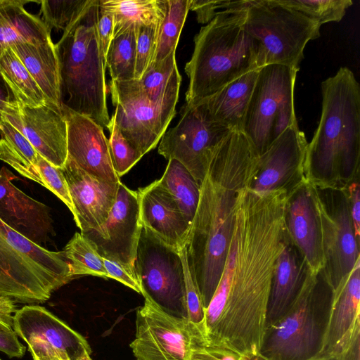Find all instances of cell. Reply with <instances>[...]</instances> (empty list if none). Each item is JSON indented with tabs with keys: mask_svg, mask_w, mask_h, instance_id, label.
Returning <instances> with one entry per match:
<instances>
[{
	"mask_svg": "<svg viewBox=\"0 0 360 360\" xmlns=\"http://www.w3.org/2000/svg\"><path fill=\"white\" fill-rule=\"evenodd\" d=\"M350 215L356 240L360 235V188L359 179H356L346 186Z\"/></svg>",
	"mask_w": 360,
	"mask_h": 360,
	"instance_id": "obj_48",
	"label": "cell"
},
{
	"mask_svg": "<svg viewBox=\"0 0 360 360\" xmlns=\"http://www.w3.org/2000/svg\"><path fill=\"white\" fill-rule=\"evenodd\" d=\"M321 89V115L307 146L305 177L317 186L345 188L359 174L360 86L342 67Z\"/></svg>",
	"mask_w": 360,
	"mask_h": 360,
	"instance_id": "obj_3",
	"label": "cell"
},
{
	"mask_svg": "<svg viewBox=\"0 0 360 360\" xmlns=\"http://www.w3.org/2000/svg\"><path fill=\"white\" fill-rule=\"evenodd\" d=\"M308 142L298 125L285 129L261 155L250 187L264 194L278 189L290 193L306 181L305 153Z\"/></svg>",
	"mask_w": 360,
	"mask_h": 360,
	"instance_id": "obj_16",
	"label": "cell"
},
{
	"mask_svg": "<svg viewBox=\"0 0 360 360\" xmlns=\"http://www.w3.org/2000/svg\"><path fill=\"white\" fill-rule=\"evenodd\" d=\"M30 1L0 0V53L15 43L33 44L46 42L51 32L38 16L24 8Z\"/></svg>",
	"mask_w": 360,
	"mask_h": 360,
	"instance_id": "obj_28",
	"label": "cell"
},
{
	"mask_svg": "<svg viewBox=\"0 0 360 360\" xmlns=\"http://www.w3.org/2000/svg\"><path fill=\"white\" fill-rule=\"evenodd\" d=\"M245 26L256 42L259 69L278 64L299 70L307 44L320 37L321 25L276 0H252Z\"/></svg>",
	"mask_w": 360,
	"mask_h": 360,
	"instance_id": "obj_8",
	"label": "cell"
},
{
	"mask_svg": "<svg viewBox=\"0 0 360 360\" xmlns=\"http://www.w3.org/2000/svg\"><path fill=\"white\" fill-rule=\"evenodd\" d=\"M13 329L26 343L41 340L65 352L71 360H78L84 354L92 352L84 336L39 305H25L16 310Z\"/></svg>",
	"mask_w": 360,
	"mask_h": 360,
	"instance_id": "obj_21",
	"label": "cell"
},
{
	"mask_svg": "<svg viewBox=\"0 0 360 360\" xmlns=\"http://www.w3.org/2000/svg\"><path fill=\"white\" fill-rule=\"evenodd\" d=\"M0 74L11 89L19 105L35 107L46 99L27 68L10 46L0 53Z\"/></svg>",
	"mask_w": 360,
	"mask_h": 360,
	"instance_id": "obj_32",
	"label": "cell"
},
{
	"mask_svg": "<svg viewBox=\"0 0 360 360\" xmlns=\"http://www.w3.org/2000/svg\"><path fill=\"white\" fill-rule=\"evenodd\" d=\"M298 70L278 64L259 69L241 129L259 156L285 129L298 125L294 105Z\"/></svg>",
	"mask_w": 360,
	"mask_h": 360,
	"instance_id": "obj_9",
	"label": "cell"
},
{
	"mask_svg": "<svg viewBox=\"0 0 360 360\" xmlns=\"http://www.w3.org/2000/svg\"><path fill=\"white\" fill-rule=\"evenodd\" d=\"M231 131L185 103L177 124L161 138L158 153L168 160L180 162L201 184L212 153Z\"/></svg>",
	"mask_w": 360,
	"mask_h": 360,
	"instance_id": "obj_14",
	"label": "cell"
},
{
	"mask_svg": "<svg viewBox=\"0 0 360 360\" xmlns=\"http://www.w3.org/2000/svg\"><path fill=\"white\" fill-rule=\"evenodd\" d=\"M142 224L139 198L121 181L115 202L105 223L84 235L96 246L102 257L114 260L136 271V259Z\"/></svg>",
	"mask_w": 360,
	"mask_h": 360,
	"instance_id": "obj_15",
	"label": "cell"
},
{
	"mask_svg": "<svg viewBox=\"0 0 360 360\" xmlns=\"http://www.w3.org/2000/svg\"><path fill=\"white\" fill-rule=\"evenodd\" d=\"M175 52L152 64L137 79L143 94L155 104L176 105L181 77Z\"/></svg>",
	"mask_w": 360,
	"mask_h": 360,
	"instance_id": "obj_29",
	"label": "cell"
},
{
	"mask_svg": "<svg viewBox=\"0 0 360 360\" xmlns=\"http://www.w3.org/2000/svg\"><path fill=\"white\" fill-rule=\"evenodd\" d=\"M338 360H360V324L338 355Z\"/></svg>",
	"mask_w": 360,
	"mask_h": 360,
	"instance_id": "obj_50",
	"label": "cell"
},
{
	"mask_svg": "<svg viewBox=\"0 0 360 360\" xmlns=\"http://www.w3.org/2000/svg\"><path fill=\"white\" fill-rule=\"evenodd\" d=\"M288 199L285 189L238 191L226 262L199 328L205 342L240 356L259 354L275 264L288 238Z\"/></svg>",
	"mask_w": 360,
	"mask_h": 360,
	"instance_id": "obj_1",
	"label": "cell"
},
{
	"mask_svg": "<svg viewBox=\"0 0 360 360\" xmlns=\"http://www.w3.org/2000/svg\"><path fill=\"white\" fill-rule=\"evenodd\" d=\"M288 193L285 217L288 238L309 270L317 273L323 269L320 229L307 180Z\"/></svg>",
	"mask_w": 360,
	"mask_h": 360,
	"instance_id": "obj_22",
	"label": "cell"
},
{
	"mask_svg": "<svg viewBox=\"0 0 360 360\" xmlns=\"http://www.w3.org/2000/svg\"><path fill=\"white\" fill-rule=\"evenodd\" d=\"M190 1L191 0H167L166 13L160 28L152 64L163 60L169 54L176 51L181 32L190 10Z\"/></svg>",
	"mask_w": 360,
	"mask_h": 360,
	"instance_id": "obj_35",
	"label": "cell"
},
{
	"mask_svg": "<svg viewBox=\"0 0 360 360\" xmlns=\"http://www.w3.org/2000/svg\"><path fill=\"white\" fill-rule=\"evenodd\" d=\"M247 10L219 13L195 36L194 50L185 66L189 79L186 104L195 105L259 69L256 42L245 26Z\"/></svg>",
	"mask_w": 360,
	"mask_h": 360,
	"instance_id": "obj_4",
	"label": "cell"
},
{
	"mask_svg": "<svg viewBox=\"0 0 360 360\" xmlns=\"http://www.w3.org/2000/svg\"><path fill=\"white\" fill-rule=\"evenodd\" d=\"M360 260L334 292L327 333L320 356H338L360 324Z\"/></svg>",
	"mask_w": 360,
	"mask_h": 360,
	"instance_id": "obj_25",
	"label": "cell"
},
{
	"mask_svg": "<svg viewBox=\"0 0 360 360\" xmlns=\"http://www.w3.org/2000/svg\"><path fill=\"white\" fill-rule=\"evenodd\" d=\"M0 135L19 154L33 164L37 163L39 153L18 129L2 118L0 119Z\"/></svg>",
	"mask_w": 360,
	"mask_h": 360,
	"instance_id": "obj_44",
	"label": "cell"
},
{
	"mask_svg": "<svg viewBox=\"0 0 360 360\" xmlns=\"http://www.w3.org/2000/svg\"><path fill=\"white\" fill-rule=\"evenodd\" d=\"M258 72L259 69L245 73L212 96L192 106L195 107L205 118L232 131H241Z\"/></svg>",
	"mask_w": 360,
	"mask_h": 360,
	"instance_id": "obj_26",
	"label": "cell"
},
{
	"mask_svg": "<svg viewBox=\"0 0 360 360\" xmlns=\"http://www.w3.org/2000/svg\"><path fill=\"white\" fill-rule=\"evenodd\" d=\"M252 1H201L191 0L190 10L195 12L200 23H208L218 13L233 9H246Z\"/></svg>",
	"mask_w": 360,
	"mask_h": 360,
	"instance_id": "obj_42",
	"label": "cell"
},
{
	"mask_svg": "<svg viewBox=\"0 0 360 360\" xmlns=\"http://www.w3.org/2000/svg\"><path fill=\"white\" fill-rule=\"evenodd\" d=\"M66 179L81 233L100 229L107 221L115 202L118 183L98 179L68 158L61 169Z\"/></svg>",
	"mask_w": 360,
	"mask_h": 360,
	"instance_id": "obj_19",
	"label": "cell"
},
{
	"mask_svg": "<svg viewBox=\"0 0 360 360\" xmlns=\"http://www.w3.org/2000/svg\"><path fill=\"white\" fill-rule=\"evenodd\" d=\"M0 351L9 357H22L25 352V347L17 338L12 328L0 330Z\"/></svg>",
	"mask_w": 360,
	"mask_h": 360,
	"instance_id": "obj_49",
	"label": "cell"
},
{
	"mask_svg": "<svg viewBox=\"0 0 360 360\" xmlns=\"http://www.w3.org/2000/svg\"><path fill=\"white\" fill-rule=\"evenodd\" d=\"M1 118L18 129L36 151L62 169L68 159V126L61 106L46 102L30 107L10 106Z\"/></svg>",
	"mask_w": 360,
	"mask_h": 360,
	"instance_id": "obj_17",
	"label": "cell"
},
{
	"mask_svg": "<svg viewBox=\"0 0 360 360\" xmlns=\"http://www.w3.org/2000/svg\"><path fill=\"white\" fill-rule=\"evenodd\" d=\"M258 155L239 131H231L211 157L185 244L191 275L207 307L219 282L233 227L238 191L250 186Z\"/></svg>",
	"mask_w": 360,
	"mask_h": 360,
	"instance_id": "obj_2",
	"label": "cell"
},
{
	"mask_svg": "<svg viewBox=\"0 0 360 360\" xmlns=\"http://www.w3.org/2000/svg\"><path fill=\"white\" fill-rule=\"evenodd\" d=\"M96 25L101 46L105 58L110 44L114 37L115 20L113 14L101 7L100 4Z\"/></svg>",
	"mask_w": 360,
	"mask_h": 360,
	"instance_id": "obj_46",
	"label": "cell"
},
{
	"mask_svg": "<svg viewBox=\"0 0 360 360\" xmlns=\"http://www.w3.org/2000/svg\"><path fill=\"white\" fill-rule=\"evenodd\" d=\"M136 271L141 295L170 315L187 319L184 271L179 250L142 226Z\"/></svg>",
	"mask_w": 360,
	"mask_h": 360,
	"instance_id": "obj_11",
	"label": "cell"
},
{
	"mask_svg": "<svg viewBox=\"0 0 360 360\" xmlns=\"http://www.w3.org/2000/svg\"><path fill=\"white\" fill-rule=\"evenodd\" d=\"M238 360H268L259 354L255 355L240 356Z\"/></svg>",
	"mask_w": 360,
	"mask_h": 360,
	"instance_id": "obj_53",
	"label": "cell"
},
{
	"mask_svg": "<svg viewBox=\"0 0 360 360\" xmlns=\"http://www.w3.org/2000/svg\"><path fill=\"white\" fill-rule=\"evenodd\" d=\"M103 259L108 278L115 279L141 294V285L136 272L114 260L104 257Z\"/></svg>",
	"mask_w": 360,
	"mask_h": 360,
	"instance_id": "obj_45",
	"label": "cell"
},
{
	"mask_svg": "<svg viewBox=\"0 0 360 360\" xmlns=\"http://www.w3.org/2000/svg\"><path fill=\"white\" fill-rule=\"evenodd\" d=\"M44 94L46 101L61 106L58 54L51 39L40 43H15L10 46Z\"/></svg>",
	"mask_w": 360,
	"mask_h": 360,
	"instance_id": "obj_27",
	"label": "cell"
},
{
	"mask_svg": "<svg viewBox=\"0 0 360 360\" xmlns=\"http://www.w3.org/2000/svg\"><path fill=\"white\" fill-rule=\"evenodd\" d=\"M93 1L94 0L41 1V20L50 32L52 28L63 30L64 32L79 18Z\"/></svg>",
	"mask_w": 360,
	"mask_h": 360,
	"instance_id": "obj_37",
	"label": "cell"
},
{
	"mask_svg": "<svg viewBox=\"0 0 360 360\" xmlns=\"http://www.w3.org/2000/svg\"><path fill=\"white\" fill-rule=\"evenodd\" d=\"M0 360H2V359H0Z\"/></svg>",
	"mask_w": 360,
	"mask_h": 360,
	"instance_id": "obj_57",
	"label": "cell"
},
{
	"mask_svg": "<svg viewBox=\"0 0 360 360\" xmlns=\"http://www.w3.org/2000/svg\"><path fill=\"white\" fill-rule=\"evenodd\" d=\"M15 179L8 168L0 169V219L39 245L52 229L49 207L16 187L12 183Z\"/></svg>",
	"mask_w": 360,
	"mask_h": 360,
	"instance_id": "obj_20",
	"label": "cell"
},
{
	"mask_svg": "<svg viewBox=\"0 0 360 360\" xmlns=\"http://www.w3.org/2000/svg\"><path fill=\"white\" fill-rule=\"evenodd\" d=\"M136 26L130 25L115 34L105 57L111 80L134 79L136 66Z\"/></svg>",
	"mask_w": 360,
	"mask_h": 360,
	"instance_id": "obj_33",
	"label": "cell"
},
{
	"mask_svg": "<svg viewBox=\"0 0 360 360\" xmlns=\"http://www.w3.org/2000/svg\"><path fill=\"white\" fill-rule=\"evenodd\" d=\"M99 0L63 32L56 44L60 73V92L68 96L61 104L89 117L108 129L106 103L105 58L97 30Z\"/></svg>",
	"mask_w": 360,
	"mask_h": 360,
	"instance_id": "obj_5",
	"label": "cell"
},
{
	"mask_svg": "<svg viewBox=\"0 0 360 360\" xmlns=\"http://www.w3.org/2000/svg\"><path fill=\"white\" fill-rule=\"evenodd\" d=\"M100 6L114 15V35L130 25H161L167 0H100Z\"/></svg>",
	"mask_w": 360,
	"mask_h": 360,
	"instance_id": "obj_30",
	"label": "cell"
},
{
	"mask_svg": "<svg viewBox=\"0 0 360 360\" xmlns=\"http://www.w3.org/2000/svg\"><path fill=\"white\" fill-rule=\"evenodd\" d=\"M240 356L226 347L205 342L195 326L191 360H238Z\"/></svg>",
	"mask_w": 360,
	"mask_h": 360,
	"instance_id": "obj_43",
	"label": "cell"
},
{
	"mask_svg": "<svg viewBox=\"0 0 360 360\" xmlns=\"http://www.w3.org/2000/svg\"><path fill=\"white\" fill-rule=\"evenodd\" d=\"M3 323L0 322V328L2 327Z\"/></svg>",
	"mask_w": 360,
	"mask_h": 360,
	"instance_id": "obj_56",
	"label": "cell"
},
{
	"mask_svg": "<svg viewBox=\"0 0 360 360\" xmlns=\"http://www.w3.org/2000/svg\"><path fill=\"white\" fill-rule=\"evenodd\" d=\"M308 271L309 268L303 257L288 238L275 264L265 328L289 310L304 284Z\"/></svg>",
	"mask_w": 360,
	"mask_h": 360,
	"instance_id": "obj_24",
	"label": "cell"
},
{
	"mask_svg": "<svg viewBox=\"0 0 360 360\" xmlns=\"http://www.w3.org/2000/svg\"><path fill=\"white\" fill-rule=\"evenodd\" d=\"M34 360H71L68 354L41 340L27 343Z\"/></svg>",
	"mask_w": 360,
	"mask_h": 360,
	"instance_id": "obj_47",
	"label": "cell"
},
{
	"mask_svg": "<svg viewBox=\"0 0 360 360\" xmlns=\"http://www.w3.org/2000/svg\"><path fill=\"white\" fill-rule=\"evenodd\" d=\"M63 251L75 277L91 275L108 278L103 257L94 244L82 233L76 232Z\"/></svg>",
	"mask_w": 360,
	"mask_h": 360,
	"instance_id": "obj_34",
	"label": "cell"
},
{
	"mask_svg": "<svg viewBox=\"0 0 360 360\" xmlns=\"http://www.w3.org/2000/svg\"><path fill=\"white\" fill-rule=\"evenodd\" d=\"M13 300L0 295V322L13 328V316L16 311Z\"/></svg>",
	"mask_w": 360,
	"mask_h": 360,
	"instance_id": "obj_51",
	"label": "cell"
},
{
	"mask_svg": "<svg viewBox=\"0 0 360 360\" xmlns=\"http://www.w3.org/2000/svg\"><path fill=\"white\" fill-rule=\"evenodd\" d=\"M68 126V158L88 174L110 183H118L103 129L89 117L61 104Z\"/></svg>",
	"mask_w": 360,
	"mask_h": 360,
	"instance_id": "obj_18",
	"label": "cell"
},
{
	"mask_svg": "<svg viewBox=\"0 0 360 360\" xmlns=\"http://www.w3.org/2000/svg\"><path fill=\"white\" fill-rule=\"evenodd\" d=\"M158 181L191 224L199 201L200 184L187 168L175 159L169 160L163 175Z\"/></svg>",
	"mask_w": 360,
	"mask_h": 360,
	"instance_id": "obj_31",
	"label": "cell"
},
{
	"mask_svg": "<svg viewBox=\"0 0 360 360\" xmlns=\"http://www.w3.org/2000/svg\"><path fill=\"white\" fill-rule=\"evenodd\" d=\"M16 104L18 103L11 89L0 74V119L10 106Z\"/></svg>",
	"mask_w": 360,
	"mask_h": 360,
	"instance_id": "obj_52",
	"label": "cell"
},
{
	"mask_svg": "<svg viewBox=\"0 0 360 360\" xmlns=\"http://www.w3.org/2000/svg\"><path fill=\"white\" fill-rule=\"evenodd\" d=\"M136 191L142 226L178 250L185 246L191 224L158 181Z\"/></svg>",
	"mask_w": 360,
	"mask_h": 360,
	"instance_id": "obj_23",
	"label": "cell"
},
{
	"mask_svg": "<svg viewBox=\"0 0 360 360\" xmlns=\"http://www.w3.org/2000/svg\"><path fill=\"white\" fill-rule=\"evenodd\" d=\"M179 252L184 271L187 319L198 328H200L205 318V308L197 285L191 275L185 246L179 249Z\"/></svg>",
	"mask_w": 360,
	"mask_h": 360,
	"instance_id": "obj_41",
	"label": "cell"
},
{
	"mask_svg": "<svg viewBox=\"0 0 360 360\" xmlns=\"http://www.w3.org/2000/svg\"><path fill=\"white\" fill-rule=\"evenodd\" d=\"M307 182L317 213L323 273L334 292L360 260L345 188Z\"/></svg>",
	"mask_w": 360,
	"mask_h": 360,
	"instance_id": "obj_10",
	"label": "cell"
},
{
	"mask_svg": "<svg viewBox=\"0 0 360 360\" xmlns=\"http://www.w3.org/2000/svg\"><path fill=\"white\" fill-rule=\"evenodd\" d=\"M112 117L123 136L143 157L156 147L176 114L174 105H157L143 94L137 79L110 82Z\"/></svg>",
	"mask_w": 360,
	"mask_h": 360,
	"instance_id": "obj_12",
	"label": "cell"
},
{
	"mask_svg": "<svg viewBox=\"0 0 360 360\" xmlns=\"http://www.w3.org/2000/svg\"><path fill=\"white\" fill-rule=\"evenodd\" d=\"M144 299L136 310L135 338L130 343L136 360H191L195 326Z\"/></svg>",
	"mask_w": 360,
	"mask_h": 360,
	"instance_id": "obj_13",
	"label": "cell"
},
{
	"mask_svg": "<svg viewBox=\"0 0 360 360\" xmlns=\"http://www.w3.org/2000/svg\"><path fill=\"white\" fill-rule=\"evenodd\" d=\"M74 278L63 251L49 250L0 219V295L44 302Z\"/></svg>",
	"mask_w": 360,
	"mask_h": 360,
	"instance_id": "obj_7",
	"label": "cell"
},
{
	"mask_svg": "<svg viewBox=\"0 0 360 360\" xmlns=\"http://www.w3.org/2000/svg\"><path fill=\"white\" fill-rule=\"evenodd\" d=\"M78 360H93L91 354L89 353L84 354Z\"/></svg>",
	"mask_w": 360,
	"mask_h": 360,
	"instance_id": "obj_55",
	"label": "cell"
},
{
	"mask_svg": "<svg viewBox=\"0 0 360 360\" xmlns=\"http://www.w3.org/2000/svg\"><path fill=\"white\" fill-rule=\"evenodd\" d=\"M37 165L42 179L43 186L51 191L65 203L75 219L76 213L74 205L62 169L53 166L39 154L37 157Z\"/></svg>",
	"mask_w": 360,
	"mask_h": 360,
	"instance_id": "obj_40",
	"label": "cell"
},
{
	"mask_svg": "<svg viewBox=\"0 0 360 360\" xmlns=\"http://www.w3.org/2000/svg\"><path fill=\"white\" fill-rule=\"evenodd\" d=\"M285 7L292 9L320 25L339 22L347 9L353 4L351 0H276Z\"/></svg>",
	"mask_w": 360,
	"mask_h": 360,
	"instance_id": "obj_36",
	"label": "cell"
},
{
	"mask_svg": "<svg viewBox=\"0 0 360 360\" xmlns=\"http://www.w3.org/2000/svg\"><path fill=\"white\" fill-rule=\"evenodd\" d=\"M311 360H338V356H320L316 359Z\"/></svg>",
	"mask_w": 360,
	"mask_h": 360,
	"instance_id": "obj_54",
	"label": "cell"
},
{
	"mask_svg": "<svg viewBox=\"0 0 360 360\" xmlns=\"http://www.w3.org/2000/svg\"><path fill=\"white\" fill-rule=\"evenodd\" d=\"M108 129L110 153L113 168L119 177L127 173L142 158L123 136L114 119L110 118Z\"/></svg>",
	"mask_w": 360,
	"mask_h": 360,
	"instance_id": "obj_38",
	"label": "cell"
},
{
	"mask_svg": "<svg viewBox=\"0 0 360 360\" xmlns=\"http://www.w3.org/2000/svg\"><path fill=\"white\" fill-rule=\"evenodd\" d=\"M161 25L136 26L134 79H139L152 64Z\"/></svg>",
	"mask_w": 360,
	"mask_h": 360,
	"instance_id": "obj_39",
	"label": "cell"
},
{
	"mask_svg": "<svg viewBox=\"0 0 360 360\" xmlns=\"http://www.w3.org/2000/svg\"><path fill=\"white\" fill-rule=\"evenodd\" d=\"M334 290L322 269H309L289 310L265 328L259 354L268 360H311L320 356L327 333Z\"/></svg>",
	"mask_w": 360,
	"mask_h": 360,
	"instance_id": "obj_6",
	"label": "cell"
}]
</instances>
